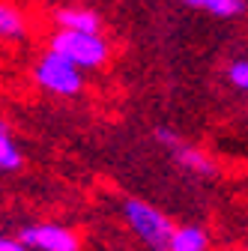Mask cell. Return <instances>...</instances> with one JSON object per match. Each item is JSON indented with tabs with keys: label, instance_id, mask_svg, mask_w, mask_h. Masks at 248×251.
<instances>
[{
	"label": "cell",
	"instance_id": "2",
	"mask_svg": "<svg viewBox=\"0 0 248 251\" xmlns=\"http://www.w3.org/2000/svg\"><path fill=\"white\" fill-rule=\"evenodd\" d=\"M120 212H123V222H126V227L149 248V251H168L171 245V236H174V222L159 209L152 206L141 198H123L120 203Z\"/></svg>",
	"mask_w": 248,
	"mask_h": 251
},
{
	"label": "cell",
	"instance_id": "11",
	"mask_svg": "<svg viewBox=\"0 0 248 251\" xmlns=\"http://www.w3.org/2000/svg\"><path fill=\"white\" fill-rule=\"evenodd\" d=\"M227 81H230V87H236V90H242V93H248V60H233L230 66H227Z\"/></svg>",
	"mask_w": 248,
	"mask_h": 251
},
{
	"label": "cell",
	"instance_id": "10",
	"mask_svg": "<svg viewBox=\"0 0 248 251\" xmlns=\"http://www.w3.org/2000/svg\"><path fill=\"white\" fill-rule=\"evenodd\" d=\"M24 168V152L15 144L12 132H0V171L3 174H15Z\"/></svg>",
	"mask_w": 248,
	"mask_h": 251
},
{
	"label": "cell",
	"instance_id": "4",
	"mask_svg": "<svg viewBox=\"0 0 248 251\" xmlns=\"http://www.w3.org/2000/svg\"><path fill=\"white\" fill-rule=\"evenodd\" d=\"M152 138H156V144L171 155V159H174L182 171H189V174H195V176H200V179H212V176L222 174L219 162H215L203 147H198V144H192V141L179 138L171 126H156V129H152Z\"/></svg>",
	"mask_w": 248,
	"mask_h": 251
},
{
	"label": "cell",
	"instance_id": "5",
	"mask_svg": "<svg viewBox=\"0 0 248 251\" xmlns=\"http://www.w3.org/2000/svg\"><path fill=\"white\" fill-rule=\"evenodd\" d=\"M18 239L30 251H81V236L60 222H30L18 227Z\"/></svg>",
	"mask_w": 248,
	"mask_h": 251
},
{
	"label": "cell",
	"instance_id": "9",
	"mask_svg": "<svg viewBox=\"0 0 248 251\" xmlns=\"http://www.w3.org/2000/svg\"><path fill=\"white\" fill-rule=\"evenodd\" d=\"M179 3L192 6V9H200L212 18H239L245 12V0H179Z\"/></svg>",
	"mask_w": 248,
	"mask_h": 251
},
{
	"label": "cell",
	"instance_id": "7",
	"mask_svg": "<svg viewBox=\"0 0 248 251\" xmlns=\"http://www.w3.org/2000/svg\"><path fill=\"white\" fill-rule=\"evenodd\" d=\"M168 251H209V233L203 225H176Z\"/></svg>",
	"mask_w": 248,
	"mask_h": 251
},
{
	"label": "cell",
	"instance_id": "13",
	"mask_svg": "<svg viewBox=\"0 0 248 251\" xmlns=\"http://www.w3.org/2000/svg\"><path fill=\"white\" fill-rule=\"evenodd\" d=\"M0 132H9V126H6V120H0Z\"/></svg>",
	"mask_w": 248,
	"mask_h": 251
},
{
	"label": "cell",
	"instance_id": "1",
	"mask_svg": "<svg viewBox=\"0 0 248 251\" xmlns=\"http://www.w3.org/2000/svg\"><path fill=\"white\" fill-rule=\"evenodd\" d=\"M45 48L66 57L69 63H75L78 69L90 72V69H102L111 60V45L102 33H78V30H51Z\"/></svg>",
	"mask_w": 248,
	"mask_h": 251
},
{
	"label": "cell",
	"instance_id": "3",
	"mask_svg": "<svg viewBox=\"0 0 248 251\" xmlns=\"http://www.w3.org/2000/svg\"><path fill=\"white\" fill-rule=\"evenodd\" d=\"M33 81L39 90H45L48 96H57V99H75L84 93V69H78L75 63H69L66 57H60L54 51H42L33 63Z\"/></svg>",
	"mask_w": 248,
	"mask_h": 251
},
{
	"label": "cell",
	"instance_id": "6",
	"mask_svg": "<svg viewBox=\"0 0 248 251\" xmlns=\"http://www.w3.org/2000/svg\"><path fill=\"white\" fill-rule=\"evenodd\" d=\"M60 30H78V33H102V18L90 6H60L51 12Z\"/></svg>",
	"mask_w": 248,
	"mask_h": 251
},
{
	"label": "cell",
	"instance_id": "8",
	"mask_svg": "<svg viewBox=\"0 0 248 251\" xmlns=\"http://www.w3.org/2000/svg\"><path fill=\"white\" fill-rule=\"evenodd\" d=\"M27 36V18L12 0H0V39L18 42Z\"/></svg>",
	"mask_w": 248,
	"mask_h": 251
},
{
	"label": "cell",
	"instance_id": "12",
	"mask_svg": "<svg viewBox=\"0 0 248 251\" xmlns=\"http://www.w3.org/2000/svg\"><path fill=\"white\" fill-rule=\"evenodd\" d=\"M0 251H30L18 236H0Z\"/></svg>",
	"mask_w": 248,
	"mask_h": 251
}]
</instances>
